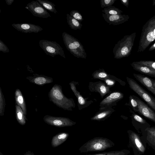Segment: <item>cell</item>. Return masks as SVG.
Listing matches in <instances>:
<instances>
[{"instance_id":"6da1fadb","label":"cell","mask_w":155,"mask_h":155,"mask_svg":"<svg viewBox=\"0 0 155 155\" xmlns=\"http://www.w3.org/2000/svg\"><path fill=\"white\" fill-rule=\"evenodd\" d=\"M155 40V15L143 25L137 52L144 51Z\"/></svg>"},{"instance_id":"7a4b0ae2","label":"cell","mask_w":155,"mask_h":155,"mask_svg":"<svg viewBox=\"0 0 155 155\" xmlns=\"http://www.w3.org/2000/svg\"><path fill=\"white\" fill-rule=\"evenodd\" d=\"M115 143L109 139L102 137H95L88 141L79 149L81 153L99 152L113 147Z\"/></svg>"},{"instance_id":"3957f363","label":"cell","mask_w":155,"mask_h":155,"mask_svg":"<svg viewBox=\"0 0 155 155\" xmlns=\"http://www.w3.org/2000/svg\"><path fill=\"white\" fill-rule=\"evenodd\" d=\"M136 35V32H134L125 35L115 45L113 50L115 58L127 57L130 54Z\"/></svg>"},{"instance_id":"277c9868","label":"cell","mask_w":155,"mask_h":155,"mask_svg":"<svg viewBox=\"0 0 155 155\" xmlns=\"http://www.w3.org/2000/svg\"><path fill=\"white\" fill-rule=\"evenodd\" d=\"M62 37L65 47L71 53L77 58H86L87 54L79 41L65 32L62 33Z\"/></svg>"},{"instance_id":"5b68a950","label":"cell","mask_w":155,"mask_h":155,"mask_svg":"<svg viewBox=\"0 0 155 155\" xmlns=\"http://www.w3.org/2000/svg\"><path fill=\"white\" fill-rule=\"evenodd\" d=\"M129 139L128 147L131 148L134 155H143L146 149V143L139 135L134 131H127Z\"/></svg>"},{"instance_id":"8992f818","label":"cell","mask_w":155,"mask_h":155,"mask_svg":"<svg viewBox=\"0 0 155 155\" xmlns=\"http://www.w3.org/2000/svg\"><path fill=\"white\" fill-rule=\"evenodd\" d=\"M127 80L130 87L155 111V98L141 87L135 80L128 77Z\"/></svg>"},{"instance_id":"52a82bcc","label":"cell","mask_w":155,"mask_h":155,"mask_svg":"<svg viewBox=\"0 0 155 155\" xmlns=\"http://www.w3.org/2000/svg\"><path fill=\"white\" fill-rule=\"evenodd\" d=\"M39 45L47 55L52 57L60 55L65 58L63 48L56 41L42 39L39 41Z\"/></svg>"},{"instance_id":"ba28073f","label":"cell","mask_w":155,"mask_h":155,"mask_svg":"<svg viewBox=\"0 0 155 155\" xmlns=\"http://www.w3.org/2000/svg\"><path fill=\"white\" fill-rule=\"evenodd\" d=\"M25 8L29 11L33 15L43 18L51 17L47 9L37 0L32 1L28 4Z\"/></svg>"},{"instance_id":"9c48e42d","label":"cell","mask_w":155,"mask_h":155,"mask_svg":"<svg viewBox=\"0 0 155 155\" xmlns=\"http://www.w3.org/2000/svg\"><path fill=\"white\" fill-rule=\"evenodd\" d=\"M132 96L138 103L137 113L155 123V112L154 110L138 97L134 95Z\"/></svg>"},{"instance_id":"30bf717a","label":"cell","mask_w":155,"mask_h":155,"mask_svg":"<svg viewBox=\"0 0 155 155\" xmlns=\"http://www.w3.org/2000/svg\"><path fill=\"white\" fill-rule=\"evenodd\" d=\"M130 112L131 113L130 118L133 126L139 133L143 134L147 128L151 127V125L140 115L131 110Z\"/></svg>"},{"instance_id":"8fae6325","label":"cell","mask_w":155,"mask_h":155,"mask_svg":"<svg viewBox=\"0 0 155 155\" xmlns=\"http://www.w3.org/2000/svg\"><path fill=\"white\" fill-rule=\"evenodd\" d=\"M123 97V94L120 92L115 91L111 93L100 102L99 106L101 107L99 109L110 108L112 106L116 105L117 103Z\"/></svg>"},{"instance_id":"7c38bea8","label":"cell","mask_w":155,"mask_h":155,"mask_svg":"<svg viewBox=\"0 0 155 155\" xmlns=\"http://www.w3.org/2000/svg\"><path fill=\"white\" fill-rule=\"evenodd\" d=\"M89 89L91 92H95L99 93L102 98L104 96L112 91L110 90V87L101 81L95 82H90L88 86Z\"/></svg>"},{"instance_id":"4fadbf2b","label":"cell","mask_w":155,"mask_h":155,"mask_svg":"<svg viewBox=\"0 0 155 155\" xmlns=\"http://www.w3.org/2000/svg\"><path fill=\"white\" fill-rule=\"evenodd\" d=\"M12 26L18 31L25 33H36L43 30L40 26L28 23H13Z\"/></svg>"},{"instance_id":"5bb4252c","label":"cell","mask_w":155,"mask_h":155,"mask_svg":"<svg viewBox=\"0 0 155 155\" xmlns=\"http://www.w3.org/2000/svg\"><path fill=\"white\" fill-rule=\"evenodd\" d=\"M78 82L73 81L70 83L71 89L77 98L78 109L80 110L87 107L93 102L91 101H88L87 99L82 97L80 93L76 89V85Z\"/></svg>"},{"instance_id":"9a60e30c","label":"cell","mask_w":155,"mask_h":155,"mask_svg":"<svg viewBox=\"0 0 155 155\" xmlns=\"http://www.w3.org/2000/svg\"><path fill=\"white\" fill-rule=\"evenodd\" d=\"M102 16L104 20L109 25L112 24L114 25L123 23L127 21L129 18L128 15L124 14L109 15L103 13Z\"/></svg>"},{"instance_id":"2e32d148","label":"cell","mask_w":155,"mask_h":155,"mask_svg":"<svg viewBox=\"0 0 155 155\" xmlns=\"http://www.w3.org/2000/svg\"><path fill=\"white\" fill-rule=\"evenodd\" d=\"M141 137L146 143L155 150V127L147 128Z\"/></svg>"},{"instance_id":"e0dca14e","label":"cell","mask_w":155,"mask_h":155,"mask_svg":"<svg viewBox=\"0 0 155 155\" xmlns=\"http://www.w3.org/2000/svg\"><path fill=\"white\" fill-rule=\"evenodd\" d=\"M136 79L155 95V87L153 85L150 78L144 75L134 73Z\"/></svg>"},{"instance_id":"ac0fdd59","label":"cell","mask_w":155,"mask_h":155,"mask_svg":"<svg viewBox=\"0 0 155 155\" xmlns=\"http://www.w3.org/2000/svg\"><path fill=\"white\" fill-rule=\"evenodd\" d=\"M131 65L134 70L142 74L151 77H155V70L148 66L133 62Z\"/></svg>"},{"instance_id":"d6986e66","label":"cell","mask_w":155,"mask_h":155,"mask_svg":"<svg viewBox=\"0 0 155 155\" xmlns=\"http://www.w3.org/2000/svg\"><path fill=\"white\" fill-rule=\"evenodd\" d=\"M114 111L111 107L100 110L98 112L91 118V120L99 121L104 120L109 117Z\"/></svg>"},{"instance_id":"ffe728a7","label":"cell","mask_w":155,"mask_h":155,"mask_svg":"<svg viewBox=\"0 0 155 155\" xmlns=\"http://www.w3.org/2000/svg\"><path fill=\"white\" fill-rule=\"evenodd\" d=\"M46 122L51 125L58 127L71 126L76 124V122L68 118L47 120Z\"/></svg>"},{"instance_id":"44dd1931","label":"cell","mask_w":155,"mask_h":155,"mask_svg":"<svg viewBox=\"0 0 155 155\" xmlns=\"http://www.w3.org/2000/svg\"><path fill=\"white\" fill-rule=\"evenodd\" d=\"M69 136V134L66 132L57 134L52 138L51 142L52 146L54 148L58 147L65 142Z\"/></svg>"},{"instance_id":"7402d4cb","label":"cell","mask_w":155,"mask_h":155,"mask_svg":"<svg viewBox=\"0 0 155 155\" xmlns=\"http://www.w3.org/2000/svg\"><path fill=\"white\" fill-rule=\"evenodd\" d=\"M66 15L67 23L71 29L75 30L81 29L82 25L81 22L73 18L70 14H67Z\"/></svg>"},{"instance_id":"603a6c76","label":"cell","mask_w":155,"mask_h":155,"mask_svg":"<svg viewBox=\"0 0 155 155\" xmlns=\"http://www.w3.org/2000/svg\"><path fill=\"white\" fill-rule=\"evenodd\" d=\"M130 153V150L126 149H123L119 150H113L101 153L84 155H128Z\"/></svg>"},{"instance_id":"cb8c5ba5","label":"cell","mask_w":155,"mask_h":155,"mask_svg":"<svg viewBox=\"0 0 155 155\" xmlns=\"http://www.w3.org/2000/svg\"><path fill=\"white\" fill-rule=\"evenodd\" d=\"M36 0L49 11L54 14L58 13L55 7V5L54 3L47 0Z\"/></svg>"},{"instance_id":"d4e9b609","label":"cell","mask_w":155,"mask_h":155,"mask_svg":"<svg viewBox=\"0 0 155 155\" xmlns=\"http://www.w3.org/2000/svg\"><path fill=\"white\" fill-rule=\"evenodd\" d=\"M102 12L105 14L109 15H121V13L123 12L118 8L112 5L104 8Z\"/></svg>"},{"instance_id":"484cf974","label":"cell","mask_w":155,"mask_h":155,"mask_svg":"<svg viewBox=\"0 0 155 155\" xmlns=\"http://www.w3.org/2000/svg\"><path fill=\"white\" fill-rule=\"evenodd\" d=\"M94 79H99L104 81L105 79L110 78V74H108L103 69H99L95 71L92 74Z\"/></svg>"},{"instance_id":"4316f807","label":"cell","mask_w":155,"mask_h":155,"mask_svg":"<svg viewBox=\"0 0 155 155\" xmlns=\"http://www.w3.org/2000/svg\"><path fill=\"white\" fill-rule=\"evenodd\" d=\"M129 105L132 108L134 112L137 113L138 109V103L131 95L129 97Z\"/></svg>"},{"instance_id":"83f0119b","label":"cell","mask_w":155,"mask_h":155,"mask_svg":"<svg viewBox=\"0 0 155 155\" xmlns=\"http://www.w3.org/2000/svg\"><path fill=\"white\" fill-rule=\"evenodd\" d=\"M70 15L80 22L84 20L81 14L79 11L77 10H73L71 11L70 12Z\"/></svg>"},{"instance_id":"f1b7e54d","label":"cell","mask_w":155,"mask_h":155,"mask_svg":"<svg viewBox=\"0 0 155 155\" xmlns=\"http://www.w3.org/2000/svg\"><path fill=\"white\" fill-rule=\"evenodd\" d=\"M135 62L137 64L148 66L155 70V61H154L141 60Z\"/></svg>"},{"instance_id":"f546056e","label":"cell","mask_w":155,"mask_h":155,"mask_svg":"<svg viewBox=\"0 0 155 155\" xmlns=\"http://www.w3.org/2000/svg\"><path fill=\"white\" fill-rule=\"evenodd\" d=\"M116 0H101L100 1L101 6L102 8H105L113 5Z\"/></svg>"},{"instance_id":"4dcf8cb0","label":"cell","mask_w":155,"mask_h":155,"mask_svg":"<svg viewBox=\"0 0 155 155\" xmlns=\"http://www.w3.org/2000/svg\"><path fill=\"white\" fill-rule=\"evenodd\" d=\"M114 79H113L111 75H110V78H107L104 80V81L106 85L110 87L114 86L116 81Z\"/></svg>"},{"instance_id":"1f68e13d","label":"cell","mask_w":155,"mask_h":155,"mask_svg":"<svg viewBox=\"0 0 155 155\" xmlns=\"http://www.w3.org/2000/svg\"><path fill=\"white\" fill-rule=\"evenodd\" d=\"M0 51L4 53L9 52V50L7 46L1 40H0Z\"/></svg>"},{"instance_id":"d6a6232c","label":"cell","mask_w":155,"mask_h":155,"mask_svg":"<svg viewBox=\"0 0 155 155\" xmlns=\"http://www.w3.org/2000/svg\"><path fill=\"white\" fill-rule=\"evenodd\" d=\"M46 80L45 78L42 77H38L36 78L34 80L35 84H41L45 83Z\"/></svg>"},{"instance_id":"836d02e7","label":"cell","mask_w":155,"mask_h":155,"mask_svg":"<svg viewBox=\"0 0 155 155\" xmlns=\"http://www.w3.org/2000/svg\"><path fill=\"white\" fill-rule=\"evenodd\" d=\"M120 1L123 5L127 8L128 7L129 4V0H120Z\"/></svg>"},{"instance_id":"e575fe53","label":"cell","mask_w":155,"mask_h":155,"mask_svg":"<svg viewBox=\"0 0 155 155\" xmlns=\"http://www.w3.org/2000/svg\"><path fill=\"white\" fill-rule=\"evenodd\" d=\"M17 101L20 104H22L24 102L23 98L21 95H19L17 97Z\"/></svg>"},{"instance_id":"d590c367","label":"cell","mask_w":155,"mask_h":155,"mask_svg":"<svg viewBox=\"0 0 155 155\" xmlns=\"http://www.w3.org/2000/svg\"><path fill=\"white\" fill-rule=\"evenodd\" d=\"M15 0H5L6 3L8 5L12 4Z\"/></svg>"},{"instance_id":"8d00e7d4","label":"cell","mask_w":155,"mask_h":155,"mask_svg":"<svg viewBox=\"0 0 155 155\" xmlns=\"http://www.w3.org/2000/svg\"><path fill=\"white\" fill-rule=\"evenodd\" d=\"M155 49V42L149 48L148 51H151Z\"/></svg>"},{"instance_id":"74e56055","label":"cell","mask_w":155,"mask_h":155,"mask_svg":"<svg viewBox=\"0 0 155 155\" xmlns=\"http://www.w3.org/2000/svg\"><path fill=\"white\" fill-rule=\"evenodd\" d=\"M24 155H35L33 153L31 152L30 151H28L24 154Z\"/></svg>"},{"instance_id":"f35d334b","label":"cell","mask_w":155,"mask_h":155,"mask_svg":"<svg viewBox=\"0 0 155 155\" xmlns=\"http://www.w3.org/2000/svg\"><path fill=\"white\" fill-rule=\"evenodd\" d=\"M153 86L155 87V79L150 78Z\"/></svg>"},{"instance_id":"ab89813d","label":"cell","mask_w":155,"mask_h":155,"mask_svg":"<svg viewBox=\"0 0 155 155\" xmlns=\"http://www.w3.org/2000/svg\"><path fill=\"white\" fill-rule=\"evenodd\" d=\"M152 5L153 6L155 5V0H153Z\"/></svg>"}]
</instances>
